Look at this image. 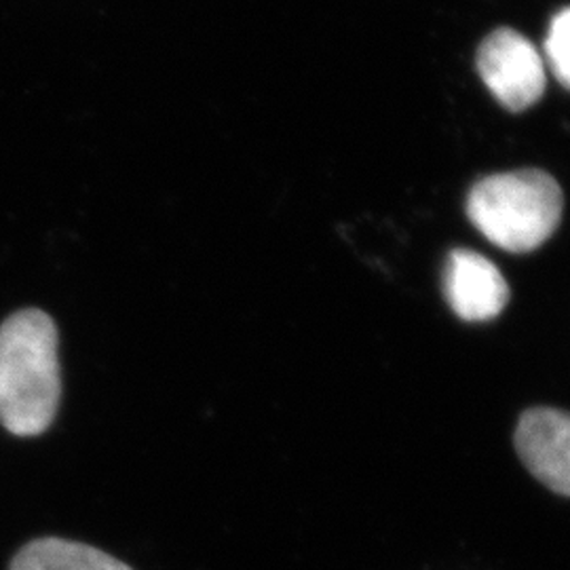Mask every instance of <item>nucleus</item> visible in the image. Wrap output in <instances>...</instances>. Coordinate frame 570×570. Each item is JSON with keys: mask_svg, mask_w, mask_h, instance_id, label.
Segmentation results:
<instances>
[{"mask_svg": "<svg viewBox=\"0 0 570 570\" xmlns=\"http://www.w3.org/2000/svg\"><path fill=\"white\" fill-rule=\"evenodd\" d=\"M58 327L41 308H23L0 326V423L32 438L51 428L60 407Z\"/></svg>", "mask_w": 570, "mask_h": 570, "instance_id": "nucleus-1", "label": "nucleus"}, {"mask_svg": "<svg viewBox=\"0 0 570 570\" xmlns=\"http://www.w3.org/2000/svg\"><path fill=\"white\" fill-rule=\"evenodd\" d=\"M9 570H134L100 548L60 537H41L26 543Z\"/></svg>", "mask_w": 570, "mask_h": 570, "instance_id": "nucleus-6", "label": "nucleus"}, {"mask_svg": "<svg viewBox=\"0 0 570 570\" xmlns=\"http://www.w3.org/2000/svg\"><path fill=\"white\" fill-rule=\"evenodd\" d=\"M564 197L560 184L541 169L494 174L469 193L468 216L489 239L513 254H527L546 244L562 220Z\"/></svg>", "mask_w": 570, "mask_h": 570, "instance_id": "nucleus-2", "label": "nucleus"}, {"mask_svg": "<svg viewBox=\"0 0 570 570\" xmlns=\"http://www.w3.org/2000/svg\"><path fill=\"white\" fill-rule=\"evenodd\" d=\"M546 58L551 75L570 91V7L558 11L546 39Z\"/></svg>", "mask_w": 570, "mask_h": 570, "instance_id": "nucleus-7", "label": "nucleus"}, {"mask_svg": "<svg viewBox=\"0 0 570 570\" xmlns=\"http://www.w3.org/2000/svg\"><path fill=\"white\" fill-rule=\"evenodd\" d=\"M444 292L452 311L473 324L499 317L510 303V285L501 271L471 249H454L450 254Z\"/></svg>", "mask_w": 570, "mask_h": 570, "instance_id": "nucleus-5", "label": "nucleus"}, {"mask_svg": "<svg viewBox=\"0 0 570 570\" xmlns=\"http://www.w3.org/2000/svg\"><path fill=\"white\" fill-rule=\"evenodd\" d=\"M478 72L490 94L511 112H522L546 94L548 72L539 49L511 28H499L478 49Z\"/></svg>", "mask_w": 570, "mask_h": 570, "instance_id": "nucleus-3", "label": "nucleus"}, {"mask_svg": "<svg viewBox=\"0 0 570 570\" xmlns=\"http://www.w3.org/2000/svg\"><path fill=\"white\" fill-rule=\"evenodd\" d=\"M515 450L548 489L570 497V412L532 407L515 429Z\"/></svg>", "mask_w": 570, "mask_h": 570, "instance_id": "nucleus-4", "label": "nucleus"}]
</instances>
